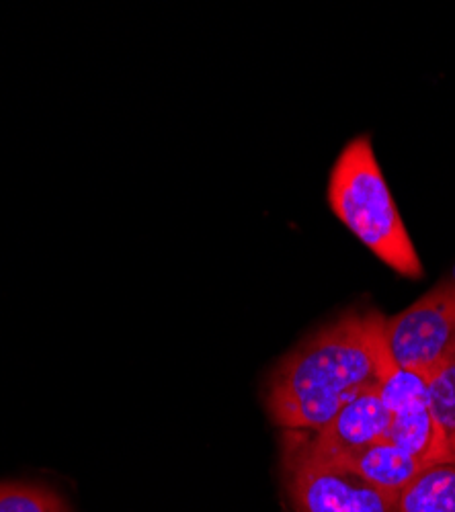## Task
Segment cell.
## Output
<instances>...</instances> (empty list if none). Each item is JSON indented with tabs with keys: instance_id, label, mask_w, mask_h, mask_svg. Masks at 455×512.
Masks as SVG:
<instances>
[{
	"instance_id": "52a82bcc",
	"label": "cell",
	"mask_w": 455,
	"mask_h": 512,
	"mask_svg": "<svg viewBox=\"0 0 455 512\" xmlns=\"http://www.w3.org/2000/svg\"><path fill=\"white\" fill-rule=\"evenodd\" d=\"M312 441V439H310ZM314 445V443H312ZM330 457V455H326ZM343 463L353 474H357L367 484L380 488L392 496H398L412 480H415L425 467L415 455L406 453L392 441L384 439L369 447H363L355 453L343 457H330Z\"/></svg>"
},
{
	"instance_id": "30bf717a",
	"label": "cell",
	"mask_w": 455,
	"mask_h": 512,
	"mask_svg": "<svg viewBox=\"0 0 455 512\" xmlns=\"http://www.w3.org/2000/svg\"><path fill=\"white\" fill-rule=\"evenodd\" d=\"M0 512H70V508L48 486L0 482Z\"/></svg>"
},
{
	"instance_id": "6da1fadb",
	"label": "cell",
	"mask_w": 455,
	"mask_h": 512,
	"mask_svg": "<svg viewBox=\"0 0 455 512\" xmlns=\"http://www.w3.org/2000/svg\"><path fill=\"white\" fill-rule=\"evenodd\" d=\"M386 318L353 310L289 351L265 381V408L283 431L316 433L351 400L376 392L394 369Z\"/></svg>"
},
{
	"instance_id": "3957f363",
	"label": "cell",
	"mask_w": 455,
	"mask_h": 512,
	"mask_svg": "<svg viewBox=\"0 0 455 512\" xmlns=\"http://www.w3.org/2000/svg\"><path fill=\"white\" fill-rule=\"evenodd\" d=\"M281 474L296 512H398V496L320 453L308 431H283Z\"/></svg>"
},
{
	"instance_id": "ba28073f",
	"label": "cell",
	"mask_w": 455,
	"mask_h": 512,
	"mask_svg": "<svg viewBox=\"0 0 455 512\" xmlns=\"http://www.w3.org/2000/svg\"><path fill=\"white\" fill-rule=\"evenodd\" d=\"M398 512H455V465L425 467L398 494Z\"/></svg>"
},
{
	"instance_id": "5b68a950",
	"label": "cell",
	"mask_w": 455,
	"mask_h": 512,
	"mask_svg": "<svg viewBox=\"0 0 455 512\" xmlns=\"http://www.w3.org/2000/svg\"><path fill=\"white\" fill-rule=\"evenodd\" d=\"M380 394L390 412L386 439L425 465L439 463V441L429 406L427 379L394 367Z\"/></svg>"
},
{
	"instance_id": "7a4b0ae2",
	"label": "cell",
	"mask_w": 455,
	"mask_h": 512,
	"mask_svg": "<svg viewBox=\"0 0 455 512\" xmlns=\"http://www.w3.org/2000/svg\"><path fill=\"white\" fill-rule=\"evenodd\" d=\"M335 216L396 273L417 279L423 265L400 218L394 197L367 136L351 140L328 179Z\"/></svg>"
},
{
	"instance_id": "277c9868",
	"label": "cell",
	"mask_w": 455,
	"mask_h": 512,
	"mask_svg": "<svg viewBox=\"0 0 455 512\" xmlns=\"http://www.w3.org/2000/svg\"><path fill=\"white\" fill-rule=\"evenodd\" d=\"M384 334L394 367L427 379L455 355V281H441L419 302L386 318Z\"/></svg>"
},
{
	"instance_id": "9c48e42d",
	"label": "cell",
	"mask_w": 455,
	"mask_h": 512,
	"mask_svg": "<svg viewBox=\"0 0 455 512\" xmlns=\"http://www.w3.org/2000/svg\"><path fill=\"white\" fill-rule=\"evenodd\" d=\"M429 406L439 441V463L455 465V355L427 377Z\"/></svg>"
},
{
	"instance_id": "8992f818",
	"label": "cell",
	"mask_w": 455,
	"mask_h": 512,
	"mask_svg": "<svg viewBox=\"0 0 455 512\" xmlns=\"http://www.w3.org/2000/svg\"><path fill=\"white\" fill-rule=\"evenodd\" d=\"M388 431L390 412L380 390H376L351 400L324 429L308 433L320 453L330 457H343L378 441H384L388 437Z\"/></svg>"
}]
</instances>
